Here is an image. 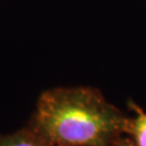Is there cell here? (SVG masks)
<instances>
[{"instance_id": "obj_3", "label": "cell", "mask_w": 146, "mask_h": 146, "mask_svg": "<svg viewBox=\"0 0 146 146\" xmlns=\"http://www.w3.org/2000/svg\"><path fill=\"white\" fill-rule=\"evenodd\" d=\"M0 146H53L28 127L9 134H0Z\"/></svg>"}, {"instance_id": "obj_2", "label": "cell", "mask_w": 146, "mask_h": 146, "mask_svg": "<svg viewBox=\"0 0 146 146\" xmlns=\"http://www.w3.org/2000/svg\"><path fill=\"white\" fill-rule=\"evenodd\" d=\"M128 106L132 116L128 118L125 136L133 146H146V113L133 101H130Z\"/></svg>"}, {"instance_id": "obj_1", "label": "cell", "mask_w": 146, "mask_h": 146, "mask_svg": "<svg viewBox=\"0 0 146 146\" xmlns=\"http://www.w3.org/2000/svg\"><path fill=\"white\" fill-rule=\"evenodd\" d=\"M129 116L92 87H58L39 96L27 127L53 146H106L125 135Z\"/></svg>"}, {"instance_id": "obj_4", "label": "cell", "mask_w": 146, "mask_h": 146, "mask_svg": "<svg viewBox=\"0 0 146 146\" xmlns=\"http://www.w3.org/2000/svg\"><path fill=\"white\" fill-rule=\"evenodd\" d=\"M106 146H133L132 145V143H131V141L127 137V136H121V137H119L118 140H116V141L111 142V143H110L108 145Z\"/></svg>"}]
</instances>
